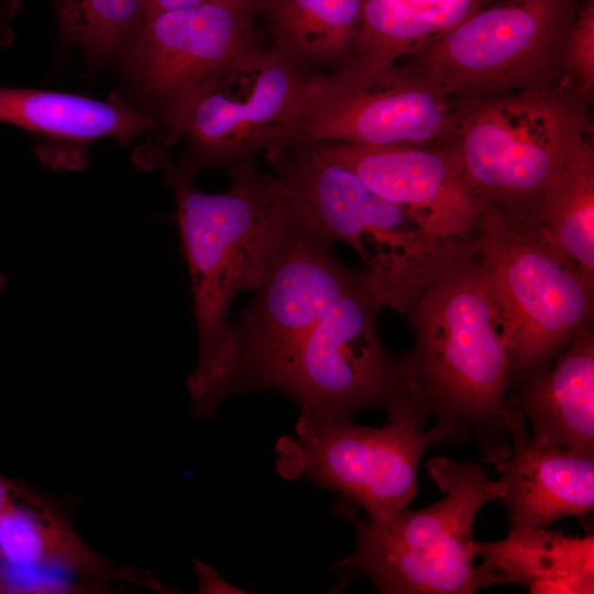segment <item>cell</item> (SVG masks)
I'll return each mask as SVG.
<instances>
[{
    "instance_id": "cell-20",
    "label": "cell",
    "mask_w": 594,
    "mask_h": 594,
    "mask_svg": "<svg viewBox=\"0 0 594 594\" xmlns=\"http://www.w3.org/2000/svg\"><path fill=\"white\" fill-rule=\"evenodd\" d=\"M0 121L75 141L130 140L160 125L123 105L24 88H0Z\"/></svg>"
},
{
    "instance_id": "cell-11",
    "label": "cell",
    "mask_w": 594,
    "mask_h": 594,
    "mask_svg": "<svg viewBox=\"0 0 594 594\" xmlns=\"http://www.w3.org/2000/svg\"><path fill=\"white\" fill-rule=\"evenodd\" d=\"M452 105L407 62L356 56L307 75L294 119L265 154L297 143L432 144Z\"/></svg>"
},
{
    "instance_id": "cell-4",
    "label": "cell",
    "mask_w": 594,
    "mask_h": 594,
    "mask_svg": "<svg viewBox=\"0 0 594 594\" xmlns=\"http://www.w3.org/2000/svg\"><path fill=\"white\" fill-rule=\"evenodd\" d=\"M591 102L568 80L453 99L432 144L452 157L483 210L537 220L548 190L588 138Z\"/></svg>"
},
{
    "instance_id": "cell-17",
    "label": "cell",
    "mask_w": 594,
    "mask_h": 594,
    "mask_svg": "<svg viewBox=\"0 0 594 594\" xmlns=\"http://www.w3.org/2000/svg\"><path fill=\"white\" fill-rule=\"evenodd\" d=\"M480 590L520 584L532 594H593L594 537L546 527L508 530L502 540L474 544Z\"/></svg>"
},
{
    "instance_id": "cell-31",
    "label": "cell",
    "mask_w": 594,
    "mask_h": 594,
    "mask_svg": "<svg viewBox=\"0 0 594 594\" xmlns=\"http://www.w3.org/2000/svg\"><path fill=\"white\" fill-rule=\"evenodd\" d=\"M408 1L418 6H427V4L439 2L441 0H408Z\"/></svg>"
},
{
    "instance_id": "cell-7",
    "label": "cell",
    "mask_w": 594,
    "mask_h": 594,
    "mask_svg": "<svg viewBox=\"0 0 594 594\" xmlns=\"http://www.w3.org/2000/svg\"><path fill=\"white\" fill-rule=\"evenodd\" d=\"M307 74L273 45L244 50L160 114L170 142L185 150L164 167L191 179L270 150L294 119Z\"/></svg>"
},
{
    "instance_id": "cell-24",
    "label": "cell",
    "mask_w": 594,
    "mask_h": 594,
    "mask_svg": "<svg viewBox=\"0 0 594 594\" xmlns=\"http://www.w3.org/2000/svg\"><path fill=\"white\" fill-rule=\"evenodd\" d=\"M110 583L59 569L23 566L0 557V594L97 593Z\"/></svg>"
},
{
    "instance_id": "cell-28",
    "label": "cell",
    "mask_w": 594,
    "mask_h": 594,
    "mask_svg": "<svg viewBox=\"0 0 594 594\" xmlns=\"http://www.w3.org/2000/svg\"><path fill=\"white\" fill-rule=\"evenodd\" d=\"M206 0H141L144 19L158 12L202 3Z\"/></svg>"
},
{
    "instance_id": "cell-9",
    "label": "cell",
    "mask_w": 594,
    "mask_h": 594,
    "mask_svg": "<svg viewBox=\"0 0 594 594\" xmlns=\"http://www.w3.org/2000/svg\"><path fill=\"white\" fill-rule=\"evenodd\" d=\"M582 0L487 4L407 63L450 99L564 80L563 51Z\"/></svg>"
},
{
    "instance_id": "cell-12",
    "label": "cell",
    "mask_w": 594,
    "mask_h": 594,
    "mask_svg": "<svg viewBox=\"0 0 594 594\" xmlns=\"http://www.w3.org/2000/svg\"><path fill=\"white\" fill-rule=\"evenodd\" d=\"M440 439L433 427L425 431L400 421L369 428L299 416L295 436L276 442V471L283 479L304 477L336 491L369 520L381 522L415 499L420 461Z\"/></svg>"
},
{
    "instance_id": "cell-27",
    "label": "cell",
    "mask_w": 594,
    "mask_h": 594,
    "mask_svg": "<svg viewBox=\"0 0 594 594\" xmlns=\"http://www.w3.org/2000/svg\"><path fill=\"white\" fill-rule=\"evenodd\" d=\"M26 486L20 481L0 475V517L16 502Z\"/></svg>"
},
{
    "instance_id": "cell-21",
    "label": "cell",
    "mask_w": 594,
    "mask_h": 594,
    "mask_svg": "<svg viewBox=\"0 0 594 594\" xmlns=\"http://www.w3.org/2000/svg\"><path fill=\"white\" fill-rule=\"evenodd\" d=\"M476 0H362L356 56L398 61L421 53L468 20Z\"/></svg>"
},
{
    "instance_id": "cell-16",
    "label": "cell",
    "mask_w": 594,
    "mask_h": 594,
    "mask_svg": "<svg viewBox=\"0 0 594 594\" xmlns=\"http://www.w3.org/2000/svg\"><path fill=\"white\" fill-rule=\"evenodd\" d=\"M531 436L551 447L594 454V332L578 333L542 375L507 393Z\"/></svg>"
},
{
    "instance_id": "cell-18",
    "label": "cell",
    "mask_w": 594,
    "mask_h": 594,
    "mask_svg": "<svg viewBox=\"0 0 594 594\" xmlns=\"http://www.w3.org/2000/svg\"><path fill=\"white\" fill-rule=\"evenodd\" d=\"M0 557L23 566L59 569L112 583H141L155 588L152 579L118 569L87 546L63 512L28 485L0 517Z\"/></svg>"
},
{
    "instance_id": "cell-3",
    "label": "cell",
    "mask_w": 594,
    "mask_h": 594,
    "mask_svg": "<svg viewBox=\"0 0 594 594\" xmlns=\"http://www.w3.org/2000/svg\"><path fill=\"white\" fill-rule=\"evenodd\" d=\"M266 162L290 215L332 243L350 245L384 307L407 314L425 292L480 255L479 235L435 232L311 143L282 148Z\"/></svg>"
},
{
    "instance_id": "cell-5",
    "label": "cell",
    "mask_w": 594,
    "mask_h": 594,
    "mask_svg": "<svg viewBox=\"0 0 594 594\" xmlns=\"http://www.w3.org/2000/svg\"><path fill=\"white\" fill-rule=\"evenodd\" d=\"M426 470L444 496L425 508L407 507L374 522L362 520L351 502L337 501L333 509L352 524L356 543L333 570L365 574L384 594L480 591L473 527L481 508L499 498L503 484L479 463L443 455L428 460Z\"/></svg>"
},
{
    "instance_id": "cell-1",
    "label": "cell",
    "mask_w": 594,
    "mask_h": 594,
    "mask_svg": "<svg viewBox=\"0 0 594 594\" xmlns=\"http://www.w3.org/2000/svg\"><path fill=\"white\" fill-rule=\"evenodd\" d=\"M413 346L397 360L439 444L474 439L497 469L510 454L504 398L512 387L510 338L481 256L430 287L406 314Z\"/></svg>"
},
{
    "instance_id": "cell-26",
    "label": "cell",
    "mask_w": 594,
    "mask_h": 594,
    "mask_svg": "<svg viewBox=\"0 0 594 594\" xmlns=\"http://www.w3.org/2000/svg\"><path fill=\"white\" fill-rule=\"evenodd\" d=\"M194 570L198 576L200 593H243L230 585L208 564L194 561Z\"/></svg>"
},
{
    "instance_id": "cell-8",
    "label": "cell",
    "mask_w": 594,
    "mask_h": 594,
    "mask_svg": "<svg viewBox=\"0 0 594 594\" xmlns=\"http://www.w3.org/2000/svg\"><path fill=\"white\" fill-rule=\"evenodd\" d=\"M288 215L274 264L230 326L223 399L256 389L280 391L308 334L362 275V270L339 261L331 241Z\"/></svg>"
},
{
    "instance_id": "cell-2",
    "label": "cell",
    "mask_w": 594,
    "mask_h": 594,
    "mask_svg": "<svg viewBox=\"0 0 594 594\" xmlns=\"http://www.w3.org/2000/svg\"><path fill=\"white\" fill-rule=\"evenodd\" d=\"M223 193L198 190L165 167L174 190L188 265L198 337V359L187 378L196 417L223 402L229 361V309L240 292L264 283L285 239L289 215L278 182L248 160L229 167Z\"/></svg>"
},
{
    "instance_id": "cell-19",
    "label": "cell",
    "mask_w": 594,
    "mask_h": 594,
    "mask_svg": "<svg viewBox=\"0 0 594 594\" xmlns=\"http://www.w3.org/2000/svg\"><path fill=\"white\" fill-rule=\"evenodd\" d=\"M362 0H268L262 13L273 46L307 75L327 74L356 55Z\"/></svg>"
},
{
    "instance_id": "cell-25",
    "label": "cell",
    "mask_w": 594,
    "mask_h": 594,
    "mask_svg": "<svg viewBox=\"0 0 594 594\" xmlns=\"http://www.w3.org/2000/svg\"><path fill=\"white\" fill-rule=\"evenodd\" d=\"M563 75L581 96L593 100L594 0H582L563 51Z\"/></svg>"
},
{
    "instance_id": "cell-14",
    "label": "cell",
    "mask_w": 594,
    "mask_h": 594,
    "mask_svg": "<svg viewBox=\"0 0 594 594\" xmlns=\"http://www.w3.org/2000/svg\"><path fill=\"white\" fill-rule=\"evenodd\" d=\"M314 144L382 198L444 237L475 238L483 207L452 157L437 144Z\"/></svg>"
},
{
    "instance_id": "cell-30",
    "label": "cell",
    "mask_w": 594,
    "mask_h": 594,
    "mask_svg": "<svg viewBox=\"0 0 594 594\" xmlns=\"http://www.w3.org/2000/svg\"><path fill=\"white\" fill-rule=\"evenodd\" d=\"M11 13L6 11V10H2L0 8V34L2 35V38H7V34H8V31L7 30V25L4 23V20L10 16Z\"/></svg>"
},
{
    "instance_id": "cell-29",
    "label": "cell",
    "mask_w": 594,
    "mask_h": 594,
    "mask_svg": "<svg viewBox=\"0 0 594 594\" xmlns=\"http://www.w3.org/2000/svg\"><path fill=\"white\" fill-rule=\"evenodd\" d=\"M241 10L253 16L262 15L268 0H209Z\"/></svg>"
},
{
    "instance_id": "cell-23",
    "label": "cell",
    "mask_w": 594,
    "mask_h": 594,
    "mask_svg": "<svg viewBox=\"0 0 594 594\" xmlns=\"http://www.w3.org/2000/svg\"><path fill=\"white\" fill-rule=\"evenodd\" d=\"M59 19L97 56L112 53L141 29V0H55Z\"/></svg>"
},
{
    "instance_id": "cell-10",
    "label": "cell",
    "mask_w": 594,
    "mask_h": 594,
    "mask_svg": "<svg viewBox=\"0 0 594 594\" xmlns=\"http://www.w3.org/2000/svg\"><path fill=\"white\" fill-rule=\"evenodd\" d=\"M384 304L362 271L305 340L280 392L310 419L352 420L380 407L388 421L422 428L427 416L377 330Z\"/></svg>"
},
{
    "instance_id": "cell-6",
    "label": "cell",
    "mask_w": 594,
    "mask_h": 594,
    "mask_svg": "<svg viewBox=\"0 0 594 594\" xmlns=\"http://www.w3.org/2000/svg\"><path fill=\"white\" fill-rule=\"evenodd\" d=\"M477 235L509 332L512 386L518 387L546 373L592 326L594 283L538 220L483 210Z\"/></svg>"
},
{
    "instance_id": "cell-13",
    "label": "cell",
    "mask_w": 594,
    "mask_h": 594,
    "mask_svg": "<svg viewBox=\"0 0 594 594\" xmlns=\"http://www.w3.org/2000/svg\"><path fill=\"white\" fill-rule=\"evenodd\" d=\"M255 19L209 0L150 15L130 58L134 78L162 113L260 42Z\"/></svg>"
},
{
    "instance_id": "cell-22",
    "label": "cell",
    "mask_w": 594,
    "mask_h": 594,
    "mask_svg": "<svg viewBox=\"0 0 594 594\" xmlns=\"http://www.w3.org/2000/svg\"><path fill=\"white\" fill-rule=\"evenodd\" d=\"M537 220L594 283V150L588 138L548 190Z\"/></svg>"
},
{
    "instance_id": "cell-15",
    "label": "cell",
    "mask_w": 594,
    "mask_h": 594,
    "mask_svg": "<svg viewBox=\"0 0 594 594\" xmlns=\"http://www.w3.org/2000/svg\"><path fill=\"white\" fill-rule=\"evenodd\" d=\"M512 450L496 469L497 501L509 529L549 527L594 509V454L547 446L534 439L520 413L505 407Z\"/></svg>"
}]
</instances>
